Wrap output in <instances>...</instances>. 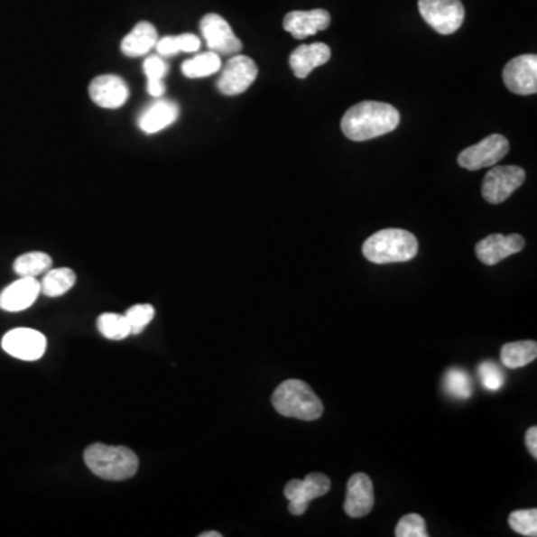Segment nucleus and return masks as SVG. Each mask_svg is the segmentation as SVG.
Returning a JSON list of instances; mask_svg holds the SVG:
<instances>
[{
  "label": "nucleus",
  "instance_id": "1",
  "mask_svg": "<svg viewBox=\"0 0 537 537\" xmlns=\"http://www.w3.org/2000/svg\"><path fill=\"white\" fill-rule=\"evenodd\" d=\"M400 125V114L393 105L366 100L349 107L340 127L351 141H369L390 134Z\"/></svg>",
  "mask_w": 537,
  "mask_h": 537
},
{
  "label": "nucleus",
  "instance_id": "2",
  "mask_svg": "<svg viewBox=\"0 0 537 537\" xmlns=\"http://www.w3.org/2000/svg\"><path fill=\"white\" fill-rule=\"evenodd\" d=\"M87 468L106 481H125L139 468L138 456L125 447L93 443L84 452Z\"/></svg>",
  "mask_w": 537,
  "mask_h": 537
},
{
  "label": "nucleus",
  "instance_id": "3",
  "mask_svg": "<svg viewBox=\"0 0 537 537\" xmlns=\"http://www.w3.org/2000/svg\"><path fill=\"white\" fill-rule=\"evenodd\" d=\"M272 404L281 415L301 421H315L324 412L319 395L301 379H288L278 385L272 394Z\"/></svg>",
  "mask_w": 537,
  "mask_h": 537
},
{
  "label": "nucleus",
  "instance_id": "4",
  "mask_svg": "<svg viewBox=\"0 0 537 537\" xmlns=\"http://www.w3.org/2000/svg\"><path fill=\"white\" fill-rule=\"evenodd\" d=\"M417 253V237L402 228H385L363 244V255L375 264L409 262Z\"/></svg>",
  "mask_w": 537,
  "mask_h": 537
},
{
  "label": "nucleus",
  "instance_id": "5",
  "mask_svg": "<svg viewBox=\"0 0 537 537\" xmlns=\"http://www.w3.org/2000/svg\"><path fill=\"white\" fill-rule=\"evenodd\" d=\"M418 9L424 22L440 35H452L465 22L461 0H418Z\"/></svg>",
  "mask_w": 537,
  "mask_h": 537
},
{
  "label": "nucleus",
  "instance_id": "6",
  "mask_svg": "<svg viewBox=\"0 0 537 537\" xmlns=\"http://www.w3.org/2000/svg\"><path fill=\"white\" fill-rule=\"evenodd\" d=\"M331 488V482L324 473H310L305 479H292L284 488L285 499L290 502L288 511L294 516H301L308 511L312 500L326 495Z\"/></svg>",
  "mask_w": 537,
  "mask_h": 537
},
{
  "label": "nucleus",
  "instance_id": "7",
  "mask_svg": "<svg viewBox=\"0 0 537 537\" xmlns=\"http://www.w3.org/2000/svg\"><path fill=\"white\" fill-rule=\"evenodd\" d=\"M509 153V143L502 134H490L481 143L466 148L458 155V164L468 171H479V169L491 168L505 159Z\"/></svg>",
  "mask_w": 537,
  "mask_h": 537
},
{
  "label": "nucleus",
  "instance_id": "8",
  "mask_svg": "<svg viewBox=\"0 0 537 537\" xmlns=\"http://www.w3.org/2000/svg\"><path fill=\"white\" fill-rule=\"evenodd\" d=\"M525 180L524 169L518 166H497L486 173L482 182V196L486 202L499 205L515 190L520 189Z\"/></svg>",
  "mask_w": 537,
  "mask_h": 537
},
{
  "label": "nucleus",
  "instance_id": "9",
  "mask_svg": "<svg viewBox=\"0 0 537 537\" xmlns=\"http://www.w3.org/2000/svg\"><path fill=\"white\" fill-rule=\"evenodd\" d=\"M257 75L258 68L253 59L242 54H235L224 66L217 87L219 93H223L224 96L242 95L244 91L250 88Z\"/></svg>",
  "mask_w": 537,
  "mask_h": 537
},
{
  "label": "nucleus",
  "instance_id": "10",
  "mask_svg": "<svg viewBox=\"0 0 537 537\" xmlns=\"http://www.w3.org/2000/svg\"><path fill=\"white\" fill-rule=\"evenodd\" d=\"M200 32L209 51L217 52L218 56H235L242 50L241 39L218 14H207L200 20Z\"/></svg>",
  "mask_w": 537,
  "mask_h": 537
},
{
  "label": "nucleus",
  "instance_id": "11",
  "mask_svg": "<svg viewBox=\"0 0 537 537\" xmlns=\"http://www.w3.org/2000/svg\"><path fill=\"white\" fill-rule=\"evenodd\" d=\"M2 348L18 360L35 361L45 354L47 339L41 331L20 327L4 336Z\"/></svg>",
  "mask_w": 537,
  "mask_h": 537
},
{
  "label": "nucleus",
  "instance_id": "12",
  "mask_svg": "<svg viewBox=\"0 0 537 537\" xmlns=\"http://www.w3.org/2000/svg\"><path fill=\"white\" fill-rule=\"evenodd\" d=\"M503 81L515 95H536L537 91V56L524 54L515 57L503 69Z\"/></svg>",
  "mask_w": 537,
  "mask_h": 537
},
{
  "label": "nucleus",
  "instance_id": "13",
  "mask_svg": "<svg viewBox=\"0 0 537 537\" xmlns=\"http://www.w3.org/2000/svg\"><path fill=\"white\" fill-rule=\"evenodd\" d=\"M88 93L97 106L118 109L129 99V87L118 75H100L90 82Z\"/></svg>",
  "mask_w": 537,
  "mask_h": 537
},
{
  "label": "nucleus",
  "instance_id": "14",
  "mask_svg": "<svg viewBox=\"0 0 537 537\" xmlns=\"http://www.w3.org/2000/svg\"><path fill=\"white\" fill-rule=\"evenodd\" d=\"M524 245V237L520 235L503 236V235L495 233V235H490L486 239L477 242L475 251H477L479 262L484 263L486 266H495L505 258L520 253Z\"/></svg>",
  "mask_w": 537,
  "mask_h": 537
},
{
  "label": "nucleus",
  "instance_id": "15",
  "mask_svg": "<svg viewBox=\"0 0 537 537\" xmlns=\"http://www.w3.org/2000/svg\"><path fill=\"white\" fill-rule=\"evenodd\" d=\"M374 484L366 473H356L349 477L344 509L351 518H363L374 509Z\"/></svg>",
  "mask_w": 537,
  "mask_h": 537
},
{
  "label": "nucleus",
  "instance_id": "16",
  "mask_svg": "<svg viewBox=\"0 0 537 537\" xmlns=\"http://www.w3.org/2000/svg\"><path fill=\"white\" fill-rule=\"evenodd\" d=\"M41 294V282L31 276H20V280L0 292V310L6 312H20L35 303Z\"/></svg>",
  "mask_w": 537,
  "mask_h": 537
},
{
  "label": "nucleus",
  "instance_id": "17",
  "mask_svg": "<svg viewBox=\"0 0 537 537\" xmlns=\"http://www.w3.org/2000/svg\"><path fill=\"white\" fill-rule=\"evenodd\" d=\"M330 14L326 9L292 11L284 18V29L292 38L305 39L326 31L330 26Z\"/></svg>",
  "mask_w": 537,
  "mask_h": 537
},
{
  "label": "nucleus",
  "instance_id": "18",
  "mask_svg": "<svg viewBox=\"0 0 537 537\" xmlns=\"http://www.w3.org/2000/svg\"><path fill=\"white\" fill-rule=\"evenodd\" d=\"M178 116L180 107L175 102L159 97L141 112L138 118L139 129L146 134H159L169 125H172Z\"/></svg>",
  "mask_w": 537,
  "mask_h": 537
},
{
  "label": "nucleus",
  "instance_id": "19",
  "mask_svg": "<svg viewBox=\"0 0 537 537\" xmlns=\"http://www.w3.org/2000/svg\"><path fill=\"white\" fill-rule=\"evenodd\" d=\"M331 51L329 45L322 42L310 43V45H301L297 47L290 56V68L297 78L310 77V73L326 65L330 60Z\"/></svg>",
  "mask_w": 537,
  "mask_h": 537
},
{
  "label": "nucleus",
  "instance_id": "20",
  "mask_svg": "<svg viewBox=\"0 0 537 537\" xmlns=\"http://www.w3.org/2000/svg\"><path fill=\"white\" fill-rule=\"evenodd\" d=\"M157 41H159V33L154 24L141 22L121 41V51L127 57L145 56L153 48H155Z\"/></svg>",
  "mask_w": 537,
  "mask_h": 537
},
{
  "label": "nucleus",
  "instance_id": "21",
  "mask_svg": "<svg viewBox=\"0 0 537 537\" xmlns=\"http://www.w3.org/2000/svg\"><path fill=\"white\" fill-rule=\"evenodd\" d=\"M537 357V344L534 340H521L503 345L500 358L509 369H520L530 365Z\"/></svg>",
  "mask_w": 537,
  "mask_h": 537
},
{
  "label": "nucleus",
  "instance_id": "22",
  "mask_svg": "<svg viewBox=\"0 0 537 537\" xmlns=\"http://www.w3.org/2000/svg\"><path fill=\"white\" fill-rule=\"evenodd\" d=\"M77 282V275L69 267H59L45 272L43 280L41 281V292L48 297L63 296L69 292Z\"/></svg>",
  "mask_w": 537,
  "mask_h": 537
},
{
  "label": "nucleus",
  "instance_id": "23",
  "mask_svg": "<svg viewBox=\"0 0 537 537\" xmlns=\"http://www.w3.org/2000/svg\"><path fill=\"white\" fill-rule=\"evenodd\" d=\"M200 39L193 33H182V35L164 36L157 41L155 50L159 56L173 57L181 52H196L200 50Z\"/></svg>",
  "mask_w": 537,
  "mask_h": 537
},
{
  "label": "nucleus",
  "instance_id": "24",
  "mask_svg": "<svg viewBox=\"0 0 537 537\" xmlns=\"http://www.w3.org/2000/svg\"><path fill=\"white\" fill-rule=\"evenodd\" d=\"M181 69L187 78L211 77L221 69V56L214 51L200 52L193 59L185 60Z\"/></svg>",
  "mask_w": 537,
  "mask_h": 537
},
{
  "label": "nucleus",
  "instance_id": "25",
  "mask_svg": "<svg viewBox=\"0 0 537 537\" xmlns=\"http://www.w3.org/2000/svg\"><path fill=\"white\" fill-rule=\"evenodd\" d=\"M51 266L52 258L48 254L33 251V253L23 254L14 262V272L18 276L36 278L50 271Z\"/></svg>",
  "mask_w": 537,
  "mask_h": 537
},
{
  "label": "nucleus",
  "instance_id": "26",
  "mask_svg": "<svg viewBox=\"0 0 537 537\" xmlns=\"http://www.w3.org/2000/svg\"><path fill=\"white\" fill-rule=\"evenodd\" d=\"M443 387L452 399L468 400L473 394L472 379L468 376V372L458 369V367L448 370L445 381H443Z\"/></svg>",
  "mask_w": 537,
  "mask_h": 537
},
{
  "label": "nucleus",
  "instance_id": "27",
  "mask_svg": "<svg viewBox=\"0 0 537 537\" xmlns=\"http://www.w3.org/2000/svg\"><path fill=\"white\" fill-rule=\"evenodd\" d=\"M97 329L102 336L109 340H123L132 335L125 315L111 314V312L100 315L97 319Z\"/></svg>",
  "mask_w": 537,
  "mask_h": 537
},
{
  "label": "nucleus",
  "instance_id": "28",
  "mask_svg": "<svg viewBox=\"0 0 537 537\" xmlns=\"http://www.w3.org/2000/svg\"><path fill=\"white\" fill-rule=\"evenodd\" d=\"M509 525H511L514 532L523 534V536H537L536 509L512 512L511 515H509Z\"/></svg>",
  "mask_w": 537,
  "mask_h": 537
},
{
  "label": "nucleus",
  "instance_id": "29",
  "mask_svg": "<svg viewBox=\"0 0 537 537\" xmlns=\"http://www.w3.org/2000/svg\"><path fill=\"white\" fill-rule=\"evenodd\" d=\"M397 537H427L426 521L418 514L404 515L395 527Z\"/></svg>",
  "mask_w": 537,
  "mask_h": 537
},
{
  "label": "nucleus",
  "instance_id": "30",
  "mask_svg": "<svg viewBox=\"0 0 537 537\" xmlns=\"http://www.w3.org/2000/svg\"><path fill=\"white\" fill-rule=\"evenodd\" d=\"M125 315L129 321L132 335H139L153 321L155 310L151 305H134Z\"/></svg>",
  "mask_w": 537,
  "mask_h": 537
},
{
  "label": "nucleus",
  "instance_id": "31",
  "mask_svg": "<svg viewBox=\"0 0 537 537\" xmlns=\"http://www.w3.org/2000/svg\"><path fill=\"white\" fill-rule=\"evenodd\" d=\"M477 374L481 378L482 385L488 392H499L500 388L505 385V375H503L502 369L495 365V361H484L479 366Z\"/></svg>",
  "mask_w": 537,
  "mask_h": 537
},
{
  "label": "nucleus",
  "instance_id": "32",
  "mask_svg": "<svg viewBox=\"0 0 537 537\" xmlns=\"http://www.w3.org/2000/svg\"><path fill=\"white\" fill-rule=\"evenodd\" d=\"M168 63L159 54L157 56L146 57V60L144 61V73H145L148 81L164 79V77L168 75Z\"/></svg>",
  "mask_w": 537,
  "mask_h": 537
},
{
  "label": "nucleus",
  "instance_id": "33",
  "mask_svg": "<svg viewBox=\"0 0 537 537\" xmlns=\"http://www.w3.org/2000/svg\"><path fill=\"white\" fill-rule=\"evenodd\" d=\"M525 443L533 458H537V427H530L525 433Z\"/></svg>",
  "mask_w": 537,
  "mask_h": 537
},
{
  "label": "nucleus",
  "instance_id": "34",
  "mask_svg": "<svg viewBox=\"0 0 537 537\" xmlns=\"http://www.w3.org/2000/svg\"><path fill=\"white\" fill-rule=\"evenodd\" d=\"M146 90H148L150 96H153V97H155V99H159V97H162V96L164 95V91H166V86H164L163 79H160V81H148Z\"/></svg>",
  "mask_w": 537,
  "mask_h": 537
},
{
  "label": "nucleus",
  "instance_id": "35",
  "mask_svg": "<svg viewBox=\"0 0 537 537\" xmlns=\"http://www.w3.org/2000/svg\"><path fill=\"white\" fill-rule=\"evenodd\" d=\"M223 534L218 533V532H207V533H200L199 537H221Z\"/></svg>",
  "mask_w": 537,
  "mask_h": 537
}]
</instances>
